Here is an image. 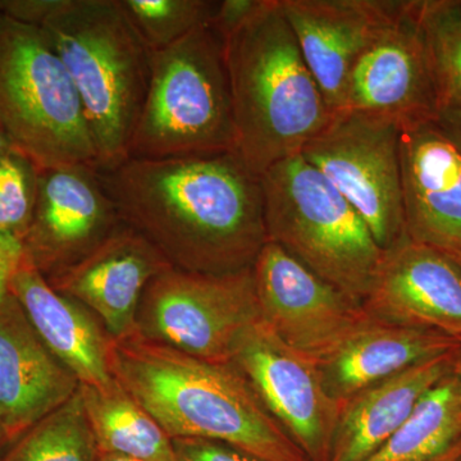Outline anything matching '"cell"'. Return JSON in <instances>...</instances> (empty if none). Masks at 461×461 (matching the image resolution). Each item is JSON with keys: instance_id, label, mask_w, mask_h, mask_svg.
Instances as JSON below:
<instances>
[{"instance_id": "cell-27", "label": "cell", "mask_w": 461, "mask_h": 461, "mask_svg": "<svg viewBox=\"0 0 461 461\" xmlns=\"http://www.w3.org/2000/svg\"><path fill=\"white\" fill-rule=\"evenodd\" d=\"M39 169L29 158L11 150L0 159V236L23 242L38 196Z\"/></svg>"}, {"instance_id": "cell-23", "label": "cell", "mask_w": 461, "mask_h": 461, "mask_svg": "<svg viewBox=\"0 0 461 461\" xmlns=\"http://www.w3.org/2000/svg\"><path fill=\"white\" fill-rule=\"evenodd\" d=\"M461 357V355H460ZM461 438V372L427 391L405 423L368 461H426Z\"/></svg>"}, {"instance_id": "cell-37", "label": "cell", "mask_w": 461, "mask_h": 461, "mask_svg": "<svg viewBox=\"0 0 461 461\" xmlns=\"http://www.w3.org/2000/svg\"><path fill=\"white\" fill-rule=\"evenodd\" d=\"M455 259V262H456L457 264H459V267L461 268V257L460 258H454Z\"/></svg>"}, {"instance_id": "cell-2", "label": "cell", "mask_w": 461, "mask_h": 461, "mask_svg": "<svg viewBox=\"0 0 461 461\" xmlns=\"http://www.w3.org/2000/svg\"><path fill=\"white\" fill-rule=\"evenodd\" d=\"M108 363L172 439H213L263 461H309L230 362H206L133 335L111 339Z\"/></svg>"}, {"instance_id": "cell-7", "label": "cell", "mask_w": 461, "mask_h": 461, "mask_svg": "<svg viewBox=\"0 0 461 461\" xmlns=\"http://www.w3.org/2000/svg\"><path fill=\"white\" fill-rule=\"evenodd\" d=\"M0 129L39 171L98 168L83 102L44 30L0 14Z\"/></svg>"}, {"instance_id": "cell-35", "label": "cell", "mask_w": 461, "mask_h": 461, "mask_svg": "<svg viewBox=\"0 0 461 461\" xmlns=\"http://www.w3.org/2000/svg\"><path fill=\"white\" fill-rule=\"evenodd\" d=\"M98 461H144L133 459V457L122 456V455L99 453Z\"/></svg>"}, {"instance_id": "cell-18", "label": "cell", "mask_w": 461, "mask_h": 461, "mask_svg": "<svg viewBox=\"0 0 461 461\" xmlns=\"http://www.w3.org/2000/svg\"><path fill=\"white\" fill-rule=\"evenodd\" d=\"M80 387L11 293L0 299V421L14 441Z\"/></svg>"}, {"instance_id": "cell-28", "label": "cell", "mask_w": 461, "mask_h": 461, "mask_svg": "<svg viewBox=\"0 0 461 461\" xmlns=\"http://www.w3.org/2000/svg\"><path fill=\"white\" fill-rule=\"evenodd\" d=\"M176 461H263L224 442L205 438H173Z\"/></svg>"}, {"instance_id": "cell-12", "label": "cell", "mask_w": 461, "mask_h": 461, "mask_svg": "<svg viewBox=\"0 0 461 461\" xmlns=\"http://www.w3.org/2000/svg\"><path fill=\"white\" fill-rule=\"evenodd\" d=\"M342 111L393 121L400 129L437 122L438 99L418 0H400L395 14L355 65Z\"/></svg>"}, {"instance_id": "cell-4", "label": "cell", "mask_w": 461, "mask_h": 461, "mask_svg": "<svg viewBox=\"0 0 461 461\" xmlns=\"http://www.w3.org/2000/svg\"><path fill=\"white\" fill-rule=\"evenodd\" d=\"M41 27L83 102L98 171L122 165L147 96L153 51L120 0H60Z\"/></svg>"}, {"instance_id": "cell-31", "label": "cell", "mask_w": 461, "mask_h": 461, "mask_svg": "<svg viewBox=\"0 0 461 461\" xmlns=\"http://www.w3.org/2000/svg\"><path fill=\"white\" fill-rule=\"evenodd\" d=\"M23 245L0 236V299L8 293V284L23 259Z\"/></svg>"}, {"instance_id": "cell-14", "label": "cell", "mask_w": 461, "mask_h": 461, "mask_svg": "<svg viewBox=\"0 0 461 461\" xmlns=\"http://www.w3.org/2000/svg\"><path fill=\"white\" fill-rule=\"evenodd\" d=\"M375 320L436 330L461 344V268L453 257L406 238L384 250L362 303Z\"/></svg>"}, {"instance_id": "cell-17", "label": "cell", "mask_w": 461, "mask_h": 461, "mask_svg": "<svg viewBox=\"0 0 461 461\" xmlns=\"http://www.w3.org/2000/svg\"><path fill=\"white\" fill-rule=\"evenodd\" d=\"M408 238L461 257V151L437 122L400 133Z\"/></svg>"}, {"instance_id": "cell-25", "label": "cell", "mask_w": 461, "mask_h": 461, "mask_svg": "<svg viewBox=\"0 0 461 461\" xmlns=\"http://www.w3.org/2000/svg\"><path fill=\"white\" fill-rule=\"evenodd\" d=\"M439 113L461 109V0H418Z\"/></svg>"}, {"instance_id": "cell-33", "label": "cell", "mask_w": 461, "mask_h": 461, "mask_svg": "<svg viewBox=\"0 0 461 461\" xmlns=\"http://www.w3.org/2000/svg\"><path fill=\"white\" fill-rule=\"evenodd\" d=\"M461 460V438L456 444L451 446L445 453L437 455L432 459L426 461H460Z\"/></svg>"}, {"instance_id": "cell-38", "label": "cell", "mask_w": 461, "mask_h": 461, "mask_svg": "<svg viewBox=\"0 0 461 461\" xmlns=\"http://www.w3.org/2000/svg\"><path fill=\"white\" fill-rule=\"evenodd\" d=\"M460 372H461V357H460Z\"/></svg>"}, {"instance_id": "cell-24", "label": "cell", "mask_w": 461, "mask_h": 461, "mask_svg": "<svg viewBox=\"0 0 461 461\" xmlns=\"http://www.w3.org/2000/svg\"><path fill=\"white\" fill-rule=\"evenodd\" d=\"M98 456L78 387L59 408L18 437L0 461H98Z\"/></svg>"}, {"instance_id": "cell-21", "label": "cell", "mask_w": 461, "mask_h": 461, "mask_svg": "<svg viewBox=\"0 0 461 461\" xmlns=\"http://www.w3.org/2000/svg\"><path fill=\"white\" fill-rule=\"evenodd\" d=\"M459 353L417 364L342 402L327 461H368L405 423L421 396L457 368Z\"/></svg>"}, {"instance_id": "cell-15", "label": "cell", "mask_w": 461, "mask_h": 461, "mask_svg": "<svg viewBox=\"0 0 461 461\" xmlns=\"http://www.w3.org/2000/svg\"><path fill=\"white\" fill-rule=\"evenodd\" d=\"M171 267L145 236L121 222L89 256L48 282L90 309L109 338L124 339L135 335L145 288Z\"/></svg>"}, {"instance_id": "cell-11", "label": "cell", "mask_w": 461, "mask_h": 461, "mask_svg": "<svg viewBox=\"0 0 461 461\" xmlns=\"http://www.w3.org/2000/svg\"><path fill=\"white\" fill-rule=\"evenodd\" d=\"M251 268L262 320L282 341L317 364L369 318L359 303L271 240Z\"/></svg>"}, {"instance_id": "cell-16", "label": "cell", "mask_w": 461, "mask_h": 461, "mask_svg": "<svg viewBox=\"0 0 461 461\" xmlns=\"http://www.w3.org/2000/svg\"><path fill=\"white\" fill-rule=\"evenodd\" d=\"M281 5L327 105L333 114L341 112L355 65L400 0H281Z\"/></svg>"}, {"instance_id": "cell-10", "label": "cell", "mask_w": 461, "mask_h": 461, "mask_svg": "<svg viewBox=\"0 0 461 461\" xmlns=\"http://www.w3.org/2000/svg\"><path fill=\"white\" fill-rule=\"evenodd\" d=\"M230 363L309 461L329 460L342 403L330 395L317 363L282 341L262 318L240 333Z\"/></svg>"}, {"instance_id": "cell-32", "label": "cell", "mask_w": 461, "mask_h": 461, "mask_svg": "<svg viewBox=\"0 0 461 461\" xmlns=\"http://www.w3.org/2000/svg\"><path fill=\"white\" fill-rule=\"evenodd\" d=\"M437 123L461 151V109L441 112Z\"/></svg>"}, {"instance_id": "cell-3", "label": "cell", "mask_w": 461, "mask_h": 461, "mask_svg": "<svg viewBox=\"0 0 461 461\" xmlns=\"http://www.w3.org/2000/svg\"><path fill=\"white\" fill-rule=\"evenodd\" d=\"M224 45L236 151L257 175L302 154L333 113L306 65L281 0H262Z\"/></svg>"}, {"instance_id": "cell-6", "label": "cell", "mask_w": 461, "mask_h": 461, "mask_svg": "<svg viewBox=\"0 0 461 461\" xmlns=\"http://www.w3.org/2000/svg\"><path fill=\"white\" fill-rule=\"evenodd\" d=\"M260 180L268 240L362 305L384 250L354 206L302 154Z\"/></svg>"}, {"instance_id": "cell-34", "label": "cell", "mask_w": 461, "mask_h": 461, "mask_svg": "<svg viewBox=\"0 0 461 461\" xmlns=\"http://www.w3.org/2000/svg\"><path fill=\"white\" fill-rule=\"evenodd\" d=\"M14 437L9 435L7 429L0 421V456L7 451L9 446L14 444Z\"/></svg>"}, {"instance_id": "cell-8", "label": "cell", "mask_w": 461, "mask_h": 461, "mask_svg": "<svg viewBox=\"0 0 461 461\" xmlns=\"http://www.w3.org/2000/svg\"><path fill=\"white\" fill-rule=\"evenodd\" d=\"M260 318L253 268L205 275L171 267L145 288L135 335L206 362L230 363L240 333Z\"/></svg>"}, {"instance_id": "cell-39", "label": "cell", "mask_w": 461, "mask_h": 461, "mask_svg": "<svg viewBox=\"0 0 461 461\" xmlns=\"http://www.w3.org/2000/svg\"><path fill=\"white\" fill-rule=\"evenodd\" d=\"M461 461V460H460Z\"/></svg>"}, {"instance_id": "cell-13", "label": "cell", "mask_w": 461, "mask_h": 461, "mask_svg": "<svg viewBox=\"0 0 461 461\" xmlns=\"http://www.w3.org/2000/svg\"><path fill=\"white\" fill-rule=\"evenodd\" d=\"M121 222L98 168L41 169L35 211L21 242L23 257L48 280L89 256Z\"/></svg>"}, {"instance_id": "cell-30", "label": "cell", "mask_w": 461, "mask_h": 461, "mask_svg": "<svg viewBox=\"0 0 461 461\" xmlns=\"http://www.w3.org/2000/svg\"><path fill=\"white\" fill-rule=\"evenodd\" d=\"M60 0H0V14L18 23L41 27Z\"/></svg>"}, {"instance_id": "cell-9", "label": "cell", "mask_w": 461, "mask_h": 461, "mask_svg": "<svg viewBox=\"0 0 461 461\" xmlns=\"http://www.w3.org/2000/svg\"><path fill=\"white\" fill-rule=\"evenodd\" d=\"M400 133L402 129L393 121L341 111L302 151L354 206L382 250L408 238Z\"/></svg>"}, {"instance_id": "cell-20", "label": "cell", "mask_w": 461, "mask_h": 461, "mask_svg": "<svg viewBox=\"0 0 461 461\" xmlns=\"http://www.w3.org/2000/svg\"><path fill=\"white\" fill-rule=\"evenodd\" d=\"M459 351L460 342L450 336L369 315L335 353L318 363V368L330 395L342 403L412 366Z\"/></svg>"}, {"instance_id": "cell-22", "label": "cell", "mask_w": 461, "mask_h": 461, "mask_svg": "<svg viewBox=\"0 0 461 461\" xmlns=\"http://www.w3.org/2000/svg\"><path fill=\"white\" fill-rule=\"evenodd\" d=\"M80 391L99 453L176 461L171 437L117 379L107 388L80 384Z\"/></svg>"}, {"instance_id": "cell-19", "label": "cell", "mask_w": 461, "mask_h": 461, "mask_svg": "<svg viewBox=\"0 0 461 461\" xmlns=\"http://www.w3.org/2000/svg\"><path fill=\"white\" fill-rule=\"evenodd\" d=\"M8 291L44 345L80 384L107 388L113 384L108 363L111 338L90 309L54 290L23 254Z\"/></svg>"}, {"instance_id": "cell-26", "label": "cell", "mask_w": 461, "mask_h": 461, "mask_svg": "<svg viewBox=\"0 0 461 461\" xmlns=\"http://www.w3.org/2000/svg\"><path fill=\"white\" fill-rule=\"evenodd\" d=\"M120 5L145 44L158 51L209 25L218 0H120Z\"/></svg>"}, {"instance_id": "cell-36", "label": "cell", "mask_w": 461, "mask_h": 461, "mask_svg": "<svg viewBox=\"0 0 461 461\" xmlns=\"http://www.w3.org/2000/svg\"><path fill=\"white\" fill-rule=\"evenodd\" d=\"M11 150H14V147H12V144L9 142L5 133L3 132L2 129H0V159H2V158Z\"/></svg>"}, {"instance_id": "cell-1", "label": "cell", "mask_w": 461, "mask_h": 461, "mask_svg": "<svg viewBox=\"0 0 461 461\" xmlns=\"http://www.w3.org/2000/svg\"><path fill=\"white\" fill-rule=\"evenodd\" d=\"M99 173L121 221L175 268L205 275L244 271L268 241L262 180L238 151L129 158Z\"/></svg>"}, {"instance_id": "cell-5", "label": "cell", "mask_w": 461, "mask_h": 461, "mask_svg": "<svg viewBox=\"0 0 461 461\" xmlns=\"http://www.w3.org/2000/svg\"><path fill=\"white\" fill-rule=\"evenodd\" d=\"M236 151L222 38L211 25L153 51L129 158L171 159Z\"/></svg>"}, {"instance_id": "cell-29", "label": "cell", "mask_w": 461, "mask_h": 461, "mask_svg": "<svg viewBox=\"0 0 461 461\" xmlns=\"http://www.w3.org/2000/svg\"><path fill=\"white\" fill-rule=\"evenodd\" d=\"M262 0H222L218 2L217 11L212 18L211 25L215 32L226 41L227 38L240 29L253 16Z\"/></svg>"}]
</instances>
